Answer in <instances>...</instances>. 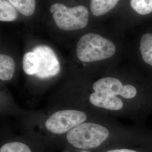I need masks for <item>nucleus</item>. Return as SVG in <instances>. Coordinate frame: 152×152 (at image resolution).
Returning <instances> with one entry per match:
<instances>
[{"label":"nucleus","instance_id":"nucleus-17","mask_svg":"<svg viewBox=\"0 0 152 152\" xmlns=\"http://www.w3.org/2000/svg\"><path fill=\"white\" fill-rule=\"evenodd\" d=\"M87 152V151H82V152Z\"/></svg>","mask_w":152,"mask_h":152},{"label":"nucleus","instance_id":"nucleus-3","mask_svg":"<svg viewBox=\"0 0 152 152\" xmlns=\"http://www.w3.org/2000/svg\"><path fill=\"white\" fill-rule=\"evenodd\" d=\"M50 11L56 26L66 31L82 29L88 22V11L83 6L69 8L63 4L56 3L51 6Z\"/></svg>","mask_w":152,"mask_h":152},{"label":"nucleus","instance_id":"nucleus-1","mask_svg":"<svg viewBox=\"0 0 152 152\" xmlns=\"http://www.w3.org/2000/svg\"><path fill=\"white\" fill-rule=\"evenodd\" d=\"M115 51L116 47L110 40L92 33L83 35L76 47L77 56L83 63L107 59L112 57Z\"/></svg>","mask_w":152,"mask_h":152},{"label":"nucleus","instance_id":"nucleus-8","mask_svg":"<svg viewBox=\"0 0 152 152\" xmlns=\"http://www.w3.org/2000/svg\"><path fill=\"white\" fill-rule=\"evenodd\" d=\"M15 63L11 56L0 55V79L2 81H10L14 75Z\"/></svg>","mask_w":152,"mask_h":152},{"label":"nucleus","instance_id":"nucleus-11","mask_svg":"<svg viewBox=\"0 0 152 152\" xmlns=\"http://www.w3.org/2000/svg\"><path fill=\"white\" fill-rule=\"evenodd\" d=\"M39 63L37 55L33 51L28 52L24 55L23 59V69L24 73L33 76L37 74L38 70Z\"/></svg>","mask_w":152,"mask_h":152},{"label":"nucleus","instance_id":"nucleus-14","mask_svg":"<svg viewBox=\"0 0 152 152\" xmlns=\"http://www.w3.org/2000/svg\"><path fill=\"white\" fill-rule=\"evenodd\" d=\"M130 5L140 15H145L152 12V0H130Z\"/></svg>","mask_w":152,"mask_h":152},{"label":"nucleus","instance_id":"nucleus-5","mask_svg":"<svg viewBox=\"0 0 152 152\" xmlns=\"http://www.w3.org/2000/svg\"><path fill=\"white\" fill-rule=\"evenodd\" d=\"M92 89L96 92H105L126 99H134L137 94V90L134 86L124 85L120 80L112 77L100 78L93 83Z\"/></svg>","mask_w":152,"mask_h":152},{"label":"nucleus","instance_id":"nucleus-16","mask_svg":"<svg viewBox=\"0 0 152 152\" xmlns=\"http://www.w3.org/2000/svg\"><path fill=\"white\" fill-rule=\"evenodd\" d=\"M107 152H137L134 150L128 149H113L108 151Z\"/></svg>","mask_w":152,"mask_h":152},{"label":"nucleus","instance_id":"nucleus-13","mask_svg":"<svg viewBox=\"0 0 152 152\" xmlns=\"http://www.w3.org/2000/svg\"><path fill=\"white\" fill-rule=\"evenodd\" d=\"M18 11L25 16L32 15L35 11L36 0H8Z\"/></svg>","mask_w":152,"mask_h":152},{"label":"nucleus","instance_id":"nucleus-6","mask_svg":"<svg viewBox=\"0 0 152 152\" xmlns=\"http://www.w3.org/2000/svg\"><path fill=\"white\" fill-rule=\"evenodd\" d=\"M33 51L37 55L39 63L38 70L36 76L41 79L56 76L60 71V65L54 51L49 46L39 45Z\"/></svg>","mask_w":152,"mask_h":152},{"label":"nucleus","instance_id":"nucleus-4","mask_svg":"<svg viewBox=\"0 0 152 152\" xmlns=\"http://www.w3.org/2000/svg\"><path fill=\"white\" fill-rule=\"evenodd\" d=\"M86 113L75 109L60 110L53 113L45 122L46 129L52 134L68 133L77 126L86 122Z\"/></svg>","mask_w":152,"mask_h":152},{"label":"nucleus","instance_id":"nucleus-2","mask_svg":"<svg viewBox=\"0 0 152 152\" xmlns=\"http://www.w3.org/2000/svg\"><path fill=\"white\" fill-rule=\"evenodd\" d=\"M109 136L108 129L94 122H84L68 132L66 138L73 147L81 149L95 148L102 145Z\"/></svg>","mask_w":152,"mask_h":152},{"label":"nucleus","instance_id":"nucleus-9","mask_svg":"<svg viewBox=\"0 0 152 152\" xmlns=\"http://www.w3.org/2000/svg\"><path fill=\"white\" fill-rule=\"evenodd\" d=\"M120 0H91L90 9L95 16L103 15L112 10Z\"/></svg>","mask_w":152,"mask_h":152},{"label":"nucleus","instance_id":"nucleus-7","mask_svg":"<svg viewBox=\"0 0 152 152\" xmlns=\"http://www.w3.org/2000/svg\"><path fill=\"white\" fill-rule=\"evenodd\" d=\"M89 102L95 107L112 111L120 110L124 106L123 101L118 96L103 92H92L89 96Z\"/></svg>","mask_w":152,"mask_h":152},{"label":"nucleus","instance_id":"nucleus-15","mask_svg":"<svg viewBox=\"0 0 152 152\" xmlns=\"http://www.w3.org/2000/svg\"><path fill=\"white\" fill-rule=\"evenodd\" d=\"M0 152H32L27 145L21 142H10L1 147Z\"/></svg>","mask_w":152,"mask_h":152},{"label":"nucleus","instance_id":"nucleus-10","mask_svg":"<svg viewBox=\"0 0 152 152\" xmlns=\"http://www.w3.org/2000/svg\"><path fill=\"white\" fill-rule=\"evenodd\" d=\"M139 49L142 60L152 66V33H145L141 36Z\"/></svg>","mask_w":152,"mask_h":152},{"label":"nucleus","instance_id":"nucleus-12","mask_svg":"<svg viewBox=\"0 0 152 152\" xmlns=\"http://www.w3.org/2000/svg\"><path fill=\"white\" fill-rule=\"evenodd\" d=\"M16 9L9 1L0 0V20L1 22H12L18 16Z\"/></svg>","mask_w":152,"mask_h":152}]
</instances>
